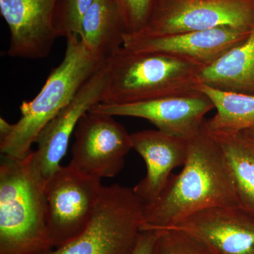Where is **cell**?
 <instances>
[{"label":"cell","instance_id":"cell-7","mask_svg":"<svg viewBox=\"0 0 254 254\" xmlns=\"http://www.w3.org/2000/svg\"><path fill=\"white\" fill-rule=\"evenodd\" d=\"M223 26L252 29L254 0H155L141 31L167 35Z\"/></svg>","mask_w":254,"mask_h":254},{"label":"cell","instance_id":"cell-9","mask_svg":"<svg viewBox=\"0 0 254 254\" xmlns=\"http://www.w3.org/2000/svg\"><path fill=\"white\" fill-rule=\"evenodd\" d=\"M251 30L223 26L167 35L151 34L141 31L125 33L123 47L139 53L171 55L204 68L245 41Z\"/></svg>","mask_w":254,"mask_h":254},{"label":"cell","instance_id":"cell-5","mask_svg":"<svg viewBox=\"0 0 254 254\" xmlns=\"http://www.w3.org/2000/svg\"><path fill=\"white\" fill-rule=\"evenodd\" d=\"M143 206L133 188L103 185L86 229L45 254H132L143 225Z\"/></svg>","mask_w":254,"mask_h":254},{"label":"cell","instance_id":"cell-15","mask_svg":"<svg viewBox=\"0 0 254 254\" xmlns=\"http://www.w3.org/2000/svg\"><path fill=\"white\" fill-rule=\"evenodd\" d=\"M198 78L220 91L254 95V26L245 41L202 68Z\"/></svg>","mask_w":254,"mask_h":254},{"label":"cell","instance_id":"cell-16","mask_svg":"<svg viewBox=\"0 0 254 254\" xmlns=\"http://www.w3.org/2000/svg\"><path fill=\"white\" fill-rule=\"evenodd\" d=\"M127 33L115 0H93L82 20L79 38L87 50L104 60L123 47Z\"/></svg>","mask_w":254,"mask_h":254},{"label":"cell","instance_id":"cell-13","mask_svg":"<svg viewBox=\"0 0 254 254\" xmlns=\"http://www.w3.org/2000/svg\"><path fill=\"white\" fill-rule=\"evenodd\" d=\"M106 83L105 64L84 85L69 104L47 124L37 137L35 160L42 176L47 181L61 168L71 135L80 119L100 103Z\"/></svg>","mask_w":254,"mask_h":254},{"label":"cell","instance_id":"cell-8","mask_svg":"<svg viewBox=\"0 0 254 254\" xmlns=\"http://www.w3.org/2000/svg\"><path fill=\"white\" fill-rule=\"evenodd\" d=\"M72 159L68 165L81 173L112 178L123 170L132 149L131 134L113 116L87 112L75 129Z\"/></svg>","mask_w":254,"mask_h":254},{"label":"cell","instance_id":"cell-21","mask_svg":"<svg viewBox=\"0 0 254 254\" xmlns=\"http://www.w3.org/2000/svg\"><path fill=\"white\" fill-rule=\"evenodd\" d=\"M155 0H115L127 33L143 30L148 23Z\"/></svg>","mask_w":254,"mask_h":254},{"label":"cell","instance_id":"cell-23","mask_svg":"<svg viewBox=\"0 0 254 254\" xmlns=\"http://www.w3.org/2000/svg\"><path fill=\"white\" fill-rule=\"evenodd\" d=\"M13 124L6 122L4 118H0V142L4 141L12 131Z\"/></svg>","mask_w":254,"mask_h":254},{"label":"cell","instance_id":"cell-6","mask_svg":"<svg viewBox=\"0 0 254 254\" xmlns=\"http://www.w3.org/2000/svg\"><path fill=\"white\" fill-rule=\"evenodd\" d=\"M101 180L68 165L47 180V227L53 248L66 245L86 229L99 198Z\"/></svg>","mask_w":254,"mask_h":254},{"label":"cell","instance_id":"cell-11","mask_svg":"<svg viewBox=\"0 0 254 254\" xmlns=\"http://www.w3.org/2000/svg\"><path fill=\"white\" fill-rule=\"evenodd\" d=\"M57 0H0V13L10 32L7 55L43 59L59 38L53 23Z\"/></svg>","mask_w":254,"mask_h":254},{"label":"cell","instance_id":"cell-3","mask_svg":"<svg viewBox=\"0 0 254 254\" xmlns=\"http://www.w3.org/2000/svg\"><path fill=\"white\" fill-rule=\"evenodd\" d=\"M106 83L100 103L123 105L198 91L202 67L187 60L122 47L105 63Z\"/></svg>","mask_w":254,"mask_h":254},{"label":"cell","instance_id":"cell-14","mask_svg":"<svg viewBox=\"0 0 254 254\" xmlns=\"http://www.w3.org/2000/svg\"><path fill=\"white\" fill-rule=\"evenodd\" d=\"M131 139L132 149L141 155L147 170L133 190L143 205L148 204L163 191L173 170L185 165L189 138L148 129L131 133Z\"/></svg>","mask_w":254,"mask_h":254},{"label":"cell","instance_id":"cell-17","mask_svg":"<svg viewBox=\"0 0 254 254\" xmlns=\"http://www.w3.org/2000/svg\"><path fill=\"white\" fill-rule=\"evenodd\" d=\"M210 131L218 143L231 174L239 205L254 217V145L242 131Z\"/></svg>","mask_w":254,"mask_h":254},{"label":"cell","instance_id":"cell-18","mask_svg":"<svg viewBox=\"0 0 254 254\" xmlns=\"http://www.w3.org/2000/svg\"><path fill=\"white\" fill-rule=\"evenodd\" d=\"M197 88L216 110L213 118L205 121L210 131L237 133L254 126V95L220 91L200 83Z\"/></svg>","mask_w":254,"mask_h":254},{"label":"cell","instance_id":"cell-22","mask_svg":"<svg viewBox=\"0 0 254 254\" xmlns=\"http://www.w3.org/2000/svg\"><path fill=\"white\" fill-rule=\"evenodd\" d=\"M160 232L159 230H141L132 254H151Z\"/></svg>","mask_w":254,"mask_h":254},{"label":"cell","instance_id":"cell-12","mask_svg":"<svg viewBox=\"0 0 254 254\" xmlns=\"http://www.w3.org/2000/svg\"><path fill=\"white\" fill-rule=\"evenodd\" d=\"M167 229L191 235L212 254H254V217L240 206L205 209Z\"/></svg>","mask_w":254,"mask_h":254},{"label":"cell","instance_id":"cell-10","mask_svg":"<svg viewBox=\"0 0 254 254\" xmlns=\"http://www.w3.org/2000/svg\"><path fill=\"white\" fill-rule=\"evenodd\" d=\"M213 109L215 108L210 98L198 90L187 94L141 103H98L90 110L113 117L145 119L164 133L190 138L199 131L204 123L205 115Z\"/></svg>","mask_w":254,"mask_h":254},{"label":"cell","instance_id":"cell-4","mask_svg":"<svg viewBox=\"0 0 254 254\" xmlns=\"http://www.w3.org/2000/svg\"><path fill=\"white\" fill-rule=\"evenodd\" d=\"M105 63L87 50L79 36L66 38L63 61L50 73L39 93L20 105L21 118L13 124L9 136L0 142L1 154L18 158L27 157L41 130L71 103Z\"/></svg>","mask_w":254,"mask_h":254},{"label":"cell","instance_id":"cell-1","mask_svg":"<svg viewBox=\"0 0 254 254\" xmlns=\"http://www.w3.org/2000/svg\"><path fill=\"white\" fill-rule=\"evenodd\" d=\"M205 121L188 139L182 171L172 175L158 198L143 206L141 230H165L213 207L240 206L223 153Z\"/></svg>","mask_w":254,"mask_h":254},{"label":"cell","instance_id":"cell-19","mask_svg":"<svg viewBox=\"0 0 254 254\" xmlns=\"http://www.w3.org/2000/svg\"><path fill=\"white\" fill-rule=\"evenodd\" d=\"M93 0H57L53 23L58 37L79 36L83 16Z\"/></svg>","mask_w":254,"mask_h":254},{"label":"cell","instance_id":"cell-20","mask_svg":"<svg viewBox=\"0 0 254 254\" xmlns=\"http://www.w3.org/2000/svg\"><path fill=\"white\" fill-rule=\"evenodd\" d=\"M159 230L151 254H212L200 241L186 232L175 229Z\"/></svg>","mask_w":254,"mask_h":254},{"label":"cell","instance_id":"cell-2","mask_svg":"<svg viewBox=\"0 0 254 254\" xmlns=\"http://www.w3.org/2000/svg\"><path fill=\"white\" fill-rule=\"evenodd\" d=\"M46 181L34 153L0 162V254H45L53 250L47 227Z\"/></svg>","mask_w":254,"mask_h":254},{"label":"cell","instance_id":"cell-24","mask_svg":"<svg viewBox=\"0 0 254 254\" xmlns=\"http://www.w3.org/2000/svg\"><path fill=\"white\" fill-rule=\"evenodd\" d=\"M242 132L248 138L249 141L254 145V126L247 128V129L244 130Z\"/></svg>","mask_w":254,"mask_h":254}]
</instances>
